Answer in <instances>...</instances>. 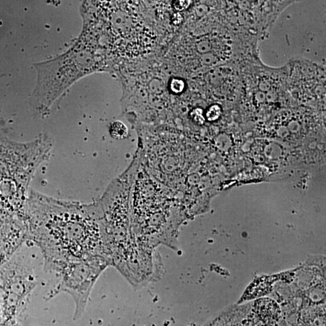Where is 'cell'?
Here are the masks:
<instances>
[{
  "label": "cell",
  "mask_w": 326,
  "mask_h": 326,
  "mask_svg": "<svg viewBox=\"0 0 326 326\" xmlns=\"http://www.w3.org/2000/svg\"><path fill=\"white\" fill-rule=\"evenodd\" d=\"M169 88L174 94L181 93L185 88L184 81L179 78H173L170 82Z\"/></svg>",
  "instance_id": "obj_8"
},
{
  "label": "cell",
  "mask_w": 326,
  "mask_h": 326,
  "mask_svg": "<svg viewBox=\"0 0 326 326\" xmlns=\"http://www.w3.org/2000/svg\"><path fill=\"white\" fill-rule=\"evenodd\" d=\"M219 108L217 106H213L207 112V117L210 119H215L218 116Z\"/></svg>",
  "instance_id": "obj_10"
},
{
  "label": "cell",
  "mask_w": 326,
  "mask_h": 326,
  "mask_svg": "<svg viewBox=\"0 0 326 326\" xmlns=\"http://www.w3.org/2000/svg\"><path fill=\"white\" fill-rule=\"evenodd\" d=\"M29 235L41 248L47 270L102 255L107 258L99 206L57 200L31 192L26 201Z\"/></svg>",
  "instance_id": "obj_1"
},
{
  "label": "cell",
  "mask_w": 326,
  "mask_h": 326,
  "mask_svg": "<svg viewBox=\"0 0 326 326\" xmlns=\"http://www.w3.org/2000/svg\"><path fill=\"white\" fill-rule=\"evenodd\" d=\"M109 27L114 33L117 35H125L128 34V30L133 28V19L128 13L122 10H112L109 13L107 21Z\"/></svg>",
  "instance_id": "obj_6"
},
{
  "label": "cell",
  "mask_w": 326,
  "mask_h": 326,
  "mask_svg": "<svg viewBox=\"0 0 326 326\" xmlns=\"http://www.w3.org/2000/svg\"><path fill=\"white\" fill-rule=\"evenodd\" d=\"M244 80L241 101L253 116H268L286 105V85L275 71L260 68L252 73L251 78L245 77Z\"/></svg>",
  "instance_id": "obj_4"
},
{
  "label": "cell",
  "mask_w": 326,
  "mask_h": 326,
  "mask_svg": "<svg viewBox=\"0 0 326 326\" xmlns=\"http://www.w3.org/2000/svg\"><path fill=\"white\" fill-rule=\"evenodd\" d=\"M34 67L37 78L30 100L39 113L49 109L76 82L109 68L95 42L84 30L67 51L52 60L36 63Z\"/></svg>",
  "instance_id": "obj_2"
},
{
  "label": "cell",
  "mask_w": 326,
  "mask_h": 326,
  "mask_svg": "<svg viewBox=\"0 0 326 326\" xmlns=\"http://www.w3.org/2000/svg\"><path fill=\"white\" fill-rule=\"evenodd\" d=\"M190 2V1H175L173 2V6L176 10L182 11L189 6Z\"/></svg>",
  "instance_id": "obj_9"
},
{
  "label": "cell",
  "mask_w": 326,
  "mask_h": 326,
  "mask_svg": "<svg viewBox=\"0 0 326 326\" xmlns=\"http://www.w3.org/2000/svg\"><path fill=\"white\" fill-rule=\"evenodd\" d=\"M109 266L111 263L108 258L94 255L64 263L53 271L60 275L58 291L70 294L74 300L75 320L82 316L95 282Z\"/></svg>",
  "instance_id": "obj_3"
},
{
  "label": "cell",
  "mask_w": 326,
  "mask_h": 326,
  "mask_svg": "<svg viewBox=\"0 0 326 326\" xmlns=\"http://www.w3.org/2000/svg\"><path fill=\"white\" fill-rule=\"evenodd\" d=\"M110 136L117 140H123L128 137L129 130L127 126L120 121H114L110 123L109 127Z\"/></svg>",
  "instance_id": "obj_7"
},
{
  "label": "cell",
  "mask_w": 326,
  "mask_h": 326,
  "mask_svg": "<svg viewBox=\"0 0 326 326\" xmlns=\"http://www.w3.org/2000/svg\"><path fill=\"white\" fill-rule=\"evenodd\" d=\"M312 114L300 108L280 111L266 123L267 136L290 142L304 139L314 129Z\"/></svg>",
  "instance_id": "obj_5"
}]
</instances>
